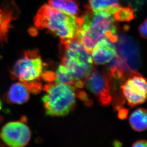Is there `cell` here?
<instances>
[{"label": "cell", "instance_id": "6da1fadb", "mask_svg": "<svg viewBox=\"0 0 147 147\" xmlns=\"http://www.w3.org/2000/svg\"><path fill=\"white\" fill-rule=\"evenodd\" d=\"M76 39L90 52L99 40L107 39L116 42L118 29L113 15L104 11H93L87 7Z\"/></svg>", "mask_w": 147, "mask_h": 147}, {"label": "cell", "instance_id": "7a4b0ae2", "mask_svg": "<svg viewBox=\"0 0 147 147\" xmlns=\"http://www.w3.org/2000/svg\"><path fill=\"white\" fill-rule=\"evenodd\" d=\"M82 23V17L68 15L47 4L40 7L34 18L36 28L46 29L60 39H76Z\"/></svg>", "mask_w": 147, "mask_h": 147}, {"label": "cell", "instance_id": "3957f363", "mask_svg": "<svg viewBox=\"0 0 147 147\" xmlns=\"http://www.w3.org/2000/svg\"><path fill=\"white\" fill-rule=\"evenodd\" d=\"M60 40L61 64L65 66L75 81L82 80L92 69L90 52L76 38Z\"/></svg>", "mask_w": 147, "mask_h": 147}, {"label": "cell", "instance_id": "277c9868", "mask_svg": "<svg viewBox=\"0 0 147 147\" xmlns=\"http://www.w3.org/2000/svg\"><path fill=\"white\" fill-rule=\"evenodd\" d=\"M43 90L45 94L42 100L48 116H65L74 107L76 90L72 85L49 83Z\"/></svg>", "mask_w": 147, "mask_h": 147}, {"label": "cell", "instance_id": "5b68a950", "mask_svg": "<svg viewBox=\"0 0 147 147\" xmlns=\"http://www.w3.org/2000/svg\"><path fill=\"white\" fill-rule=\"evenodd\" d=\"M117 55L111 62L110 70L124 76L126 72L137 74L135 71L140 64L138 45L132 38L125 34L118 36Z\"/></svg>", "mask_w": 147, "mask_h": 147}, {"label": "cell", "instance_id": "8992f818", "mask_svg": "<svg viewBox=\"0 0 147 147\" xmlns=\"http://www.w3.org/2000/svg\"><path fill=\"white\" fill-rule=\"evenodd\" d=\"M44 64L37 50L25 52L24 55L16 61L12 71V75L20 82L24 83L32 90L33 86L40 88V83L35 84L43 74Z\"/></svg>", "mask_w": 147, "mask_h": 147}, {"label": "cell", "instance_id": "52a82bcc", "mask_svg": "<svg viewBox=\"0 0 147 147\" xmlns=\"http://www.w3.org/2000/svg\"><path fill=\"white\" fill-rule=\"evenodd\" d=\"M29 127L22 121H11L1 129L0 138L4 143L11 147H22L28 144L31 138Z\"/></svg>", "mask_w": 147, "mask_h": 147}, {"label": "cell", "instance_id": "ba28073f", "mask_svg": "<svg viewBox=\"0 0 147 147\" xmlns=\"http://www.w3.org/2000/svg\"><path fill=\"white\" fill-rule=\"evenodd\" d=\"M86 88L97 98L103 106L109 105L112 100L109 79L104 72L92 68L85 77Z\"/></svg>", "mask_w": 147, "mask_h": 147}, {"label": "cell", "instance_id": "9c48e42d", "mask_svg": "<svg viewBox=\"0 0 147 147\" xmlns=\"http://www.w3.org/2000/svg\"><path fill=\"white\" fill-rule=\"evenodd\" d=\"M138 74L129 77L121 87L128 105L133 107L142 104L147 98V82Z\"/></svg>", "mask_w": 147, "mask_h": 147}, {"label": "cell", "instance_id": "30bf717a", "mask_svg": "<svg viewBox=\"0 0 147 147\" xmlns=\"http://www.w3.org/2000/svg\"><path fill=\"white\" fill-rule=\"evenodd\" d=\"M20 11L14 0H4L0 5V42H6L11 22L17 19Z\"/></svg>", "mask_w": 147, "mask_h": 147}, {"label": "cell", "instance_id": "8fae6325", "mask_svg": "<svg viewBox=\"0 0 147 147\" xmlns=\"http://www.w3.org/2000/svg\"><path fill=\"white\" fill-rule=\"evenodd\" d=\"M107 39L99 40L91 51L92 59L96 65H103L110 63L117 55L116 46Z\"/></svg>", "mask_w": 147, "mask_h": 147}, {"label": "cell", "instance_id": "7c38bea8", "mask_svg": "<svg viewBox=\"0 0 147 147\" xmlns=\"http://www.w3.org/2000/svg\"><path fill=\"white\" fill-rule=\"evenodd\" d=\"M29 88L20 82L13 84L7 93V97L10 102L21 105L29 100L30 95Z\"/></svg>", "mask_w": 147, "mask_h": 147}, {"label": "cell", "instance_id": "4fadbf2b", "mask_svg": "<svg viewBox=\"0 0 147 147\" xmlns=\"http://www.w3.org/2000/svg\"><path fill=\"white\" fill-rule=\"evenodd\" d=\"M48 1L51 6L68 15L77 16L79 13V4L73 0H48Z\"/></svg>", "mask_w": 147, "mask_h": 147}, {"label": "cell", "instance_id": "5bb4252c", "mask_svg": "<svg viewBox=\"0 0 147 147\" xmlns=\"http://www.w3.org/2000/svg\"><path fill=\"white\" fill-rule=\"evenodd\" d=\"M88 8L93 11H104L113 15L120 7L119 0H89Z\"/></svg>", "mask_w": 147, "mask_h": 147}, {"label": "cell", "instance_id": "9a60e30c", "mask_svg": "<svg viewBox=\"0 0 147 147\" xmlns=\"http://www.w3.org/2000/svg\"><path fill=\"white\" fill-rule=\"evenodd\" d=\"M147 111L144 109H138L129 117V122L132 129L138 132L145 131L147 128Z\"/></svg>", "mask_w": 147, "mask_h": 147}, {"label": "cell", "instance_id": "2e32d148", "mask_svg": "<svg viewBox=\"0 0 147 147\" xmlns=\"http://www.w3.org/2000/svg\"><path fill=\"white\" fill-rule=\"evenodd\" d=\"M113 16L115 21L118 22H129L134 18V14L131 6L119 7Z\"/></svg>", "mask_w": 147, "mask_h": 147}, {"label": "cell", "instance_id": "e0dca14e", "mask_svg": "<svg viewBox=\"0 0 147 147\" xmlns=\"http://www.w3.org/2000/svg\"><path fill=\"white\" fill-rule=\"evenodd\" d=\"M55 74L56 83L74 85L75 80L69 75L66 68L63 64L59 66Z\"/></svg>", "mask_w": 147, "mask_h": 147}, {"label": "cell", "instance_id": "ac0fdd59", "mask_svg": "<svg viewBox=\"0 0 147 147\" xmlns=\"http://www.w3.org/2000/svg\"><path fill=\"white\" fill-rule=\"evenodd\" d=\"M139 31L140 36L144 39L147 38V19L145 20L144 22L140 24L139 26Z\"/></svg>", "mask_w": 147, "mask_h": 147}, {"label": "cell", "instance_id": "d6986e66", "mask_svg": "<svg viewBox=\"0 0 147 147\" xmlns=\"http://www.w3.org/2000/svg\"><path fill=\"white\" fill-rule=\"evenodd\" d=\"M42 77L45 81L51 82L55 80V74L53 72H46L42 74Z\"/></svg>", "mask_w": 147, "mask_h": 147}, {"label": "cell", "instance_id": "ffe728a7", "mask_svg": "<svg viewBox=\"0 0 147 147\" xmlns=\"http://www.w3.org/2000/svg\"><path fill=\"white\" fill-rule=\"evenodd\" d=\"M128 114V110L124 109H120L119 111L118 117L120 119H125L127 117Z\"/></svg>", "mask_w": 147, "mask_h": 147}, {"label": "cell", "instance_id": "44dd1931", "mask_svg": "<svg viewBox=\"0 0 147 147\" xmlns=\"http://www.w3.org/2000/svg\"><path fill=\"white\" fill-rule=\"evenodd\" d=\"M147 143L146 140H138L136 142H135L132 146L133 147H147Z\"/></svg>", "mask_w": 147, "mask_h": 147}, {"label": "cell", "instance_id": "7402d4cb", "mask_svg": "<svg viewBox=\"0 0 147 147\" xmlns=\"http://www.w3.org/2000/svg\"><path fill=\"white\" fill-rule=\"evenodd\" d=\"M115 146H120L121 145V142H118V141H115Z\"/></svg>", "mask_w": 147, "mask_h": 147}, {"label": "cell", "instance_id": "603a6c76", "mask_svg": "<svg viewBox=\"0 0 147 147\" xmlns=\"http://www.w3.org/2000/svg\"><path fill=\"white\" fill-rule=\"evenodd\" d=\"M2 107H3V103H2L1 100H0V111H1Z\"/></svg>", "mask_w": 147, "mask_h": 147}]
</instances>
